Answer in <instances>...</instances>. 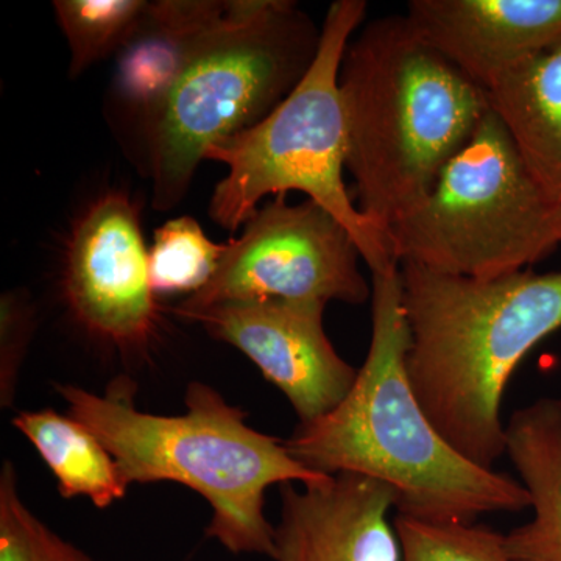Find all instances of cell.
I'll return each instance as SVG.
<instances>
[{
  "instance_id": "obj_5",
  "label": "cell",
  "mask_w": 561,
  "mask_h": 561,
  "mask_svg": "<svg viewBox=\"0 0 561 561\" xmlns=\"http://www.w3.org/2000/svg\"><path fill=\"white\" fill-rule=\"evenodd\" d=\"M321 27L290 0H230L142 127L151 202L175 208L217 144L260 124L316 60Z\"/></svg>"
},
{
  "instance_id": "obj_21",
  "label": "cell",
  "mask_w": 561,
  "mask_h": 561,
  "mask_svg": "<svg viewBox=\"0 0 561 561\" xmlns=\"http://www.w3.org/2000/svg\"><path fill=\"white\" fill-rule=\"evenodd\" d=\"M0 323H2V394L11 393V381H14L20 360L32 334V309L27 302L14 294L2 297L0 308Z\"/></svg>"
},
{
  "instance_id": "obj_1",
  "label": "cell",
  "mask_w": 561,
  "mask_h": 561,
  "mask_svg": "<svg viewBox=\"0 0 561 561\" xmlns=\"http://www.w3.org/2000/svg\"><path fill=\"white\" fill-rule=\"evenodd\" d=\"M371 289L370 348L353 389L328 415L300 423L287 451L309 470L390 486L398 515L421 522L476 523L530 508L522 481L465 459L416 400L405 371L411 332L400 268L371 275Z\"/></svg>"
},
{
  "instance_id": "obj_8",
  "label": "cell",
  "mask_w": 561,
  "mask_h": 561,
  "mask_svg": "<svg viewBox=\"0 0 561 561\" xmlns=\"http://www.w3.org/2000/svg\"><path fill=\"white\" fill-rule=\"evenodd\" d=\"M360 260L353 236L327 209L312 201L290 205L278 195L227 243L213 279L175 312L264 298L364 305L373 289Z\"/></svg>"
},
{
  "instance_id": "obj_15",
  "label": "cell",
  "mask_w": 561,
  "mask_h": 561,
  "mask_svg": "<svg viewBox=\"0 0 561 561\" xmlns=\"http://www.w3.org/2000/svg\"><path fill=\"white\" fill-rule=\"evenodd\" d=\"M527 169L561 205V38L513 68L486 91Z\"/></svg>"
},
{
  "instance_id": "obj_16",
  "label": "cell",
  "mask_w": 561,
  "mask_h": 561,
  "mask_svg": "<svg viewBox=\"0 0 561 561\" xmlns=\"http://www.w3.org/2000/svg\"><path fill=\"white\" fill-rule=\"evenodd\" d=\"M38 449L58 481L62 497L84 496L99 508H106L127 493L116 461L87 426L50 411L22 412L13 420Z\"/></svg>"
},
{
  "instance_id": "obj_9",
  "label": "cell",
  "mask_w": 561,
  "mask_h": 561,
  "mask_svg": "<svg viewBox=\"0 0 561 561\" xmlns=\"http://www.w3.org/2000/svg\"><path fill=\"white\" fill-rule=\"evenodd\" d=\"M65 294L88 331L121 348L142 350L154 337L160 316L149 250L138 206L124 192L103 195L73 224Z\"/></svg>"
},
{
  "instance_id": "obj_19",
  "label": "cell",
  "mask_w": 561,
  "mask_h": 561,
  "mask_svg": "<svg viewBox=\"0 0 561 561\" xmlns=\"http://www.w3.org/2000/svg\"><path fill=\"white\" fill-rule=\"evenodd\" d=\"M401 561H513L505 535L478 523H432L397 515Z\"/></svg>"
},
{
  "instance_id": "obj_17",
  "label": "cell",
  "mask_w": 561,
  "mask_h": 561,
  "mask_svg": "<svg viewBox=\"0 0 561 561\" xmlns=\"http://www.w3.org/2000/svg\"><path fill=\"white\" fill-rule=\"evenodd\" d=\"M147 0H57L55 18L70 51V76H80L105 58L117 57L131 38Z\"/></svg>"
},
{
  "instance_id": "obj_4",
  "label": "cell",
  "mask_w": 561,
  "mask_h": 561,
  "mask_svg": "<svg viewBox=\"0 0 561 561\" xmlns=\"http://www.w3.org/2000/svg\"><path fill=\"white\" fill-rule=\"evenodd\" d=\"M57 390L70 416L113 456L125 485L169 481L197 491L213 507L206 537L232 553L275 557V527L264 515L268 486L330 478L300 463L278 438L251 430L241 409L203 382L190 383L180 416L138 411L130 379H116L103 394L70 383Z\"/></svg>"
},
{
  "instance_id": "obj_12",
  "label": "cell",
  "mask_w": 561,
  "mask_h": 561,
  "mask_svg": "<svg viewBox=\"0 0 561 561\" xmlns=\"http://www.w3.org/2000/svg\"><path fill=\"white\" fill-rule=\"evenodd\" d=\"M405 16L485 91L561 38V0H411Z\"/></svg>"
},
{
  "instance_id": "obj_10",
  "label": "cell",
  "mask_w": 561,
  "mask_h": 561,
  "mask_svg": "<svg viewBox=\"0 0 561 561\" xmlns=\"http://www.w3.org/2000/svg\"><path fill=\"white\" fill-rule=\"evenodd\" d=\"M324 308L321 301L264 298L176 313L241 350L309 423L339 408L359 373L328 339Z\"/></svg>"
},
{
  "instance_id": "obj_2",
  "label": "cell",
  "mask_w": 561,
  "mask_h": 561,
  "mask_svg": "<svg viewBox=\"0 0 561 561\" xmlns=\"http://www.w3.org/2000/svg\"><path fill=\"white\" fill-rule=\"evenodd\" d=\"M400 275L416 400L457 453L493 470L505 456L501 409L513 373L561 328V272L476 279L404 262Z\"/></svg>"
},
{
  "instance_id": "obj_11",
  "label": "cell",
  "mask_w": 561,
  "mask_h": 561,
  "mask_svg": "<svg viewBox=\"0 0 561 561\" xmlns=\"http://www.w3.org/2000/svg\"><path fill=\"white\" fill-rule=\"evenodd\" d=\"M390 486L365 476L280 485L275 561H401Z\"/></svg>"
},
{
  "instance_id": "obj_6",
  "label": "cell",
  "mask_w": 561,
  "mask_h": 561,
  "mask_svg": "<svg viewBox=\"0 0 561 561\" xmlns=\"http://www.w3.org/2000/svg\"><path fill=\"white\" fill-rule=\"evenodd\" d=\"M365 0H337L321 25L316 60L265 119L217 144L206 160L227 165L209 202L210 219L238 231L268 195L298 191L341 221L371 275L400 268L386 232L351 198L343 180L348 124L341 90L346 47L367 14Z\"/></svg>"
},
{
  "instance_id": "obj_7",
  "label": "cell",
  "mask_w": 561,
  "mask_h": 561,
  "mask_svg": "<svg viewBox=\"0 0 561 561\" xmlns=\"http://www.w3.org/2000/svg\"><path fill=\"white\" fill-rule=\"evenodd\" d=\"M557 208L490 110L426 197L391 225V251L398 264L500 278L560 247Z\"/></svg>"
},
{
  "instance_id": "obj_18",
  "label": "cell",
  "mask_w": 561,
  "mask_h": 561,
  "mask_svg": "<svg viewBox=\"0 0 561 561\" xmlns=\"http://www.w3.org/2000/svg\"><path fill=\"white\" fill-rule=\"evenodd\" d=\"M225 250L227 243L214 242L192 217L165 221L149 249L154 295L197 294L213 279Z\"/></svg>"
},
{
  "instance_id": "obj_14",
  "label": "cell",
  "mask_w": 561,
  "mask_h": 561,
  "mask_svg": "<svg viewBox=\"0 0 561 561\" xmlns=\"http://www.w3.org/2000/svg\"><path fill=\"white\" fill-rule=\"evenodd\" d=\"M505 454L530 497L529 523L505 535L513 561H561V400L540 398L505 424Z\"/></svg>"
},
{
  "instance_id": "obj_22",
  "label": "cell",
  "mask_w": 561,
  "mask_h": 561,
  "mask_svg": "<svg viewBox=\"0 0 561 561\" xmlns=\"http://www.w3.org/2000/svg\"><path fill=\"white\" fill-rule=\"evenodd\" d=\"M556 221H557V234H559V243L561 247V205L559 206V208H557Z\"/></svg>"
},
{
  "instance_id": "obj_20",
  "label": "cell",
  "mask_w": 561,
  "mask_h": 561,
  "mask_svg": "<svg viewBox=\"0 0 561 561\" xmlns=\"http://www.w3.org/2000/svg\"><path fill=\"white\" fill-rule=\"evenodd\" d=\"M0 561H95L28 511L10 461L0 476Z\"/></svg>"
},
{
  "instance_id": "obj_13",
  "label": "cell",
  "mask_w": 561,
  "mask_h": 561,
  "mask_svg": "<svg viewBox=\"0 0 561 561\" xmlns=\"http://www.w3.org/2000/svg\"><path fill=\"white\" fill-rule=\"evenodd\" d=\"M230 0H158L116 57L113 91L124 113L147 121L171 92L195 51L220 27Z\"/></svg>"
},
{
  "instance_id": "obj_3",
  "label": "cell",
  "mask_w": 561,
  "mask_h": 561,
  "mask_svg": "<svg viewBox=\"0 0 561 561\" xmlns=\"http://www.w3.org/2000/svg\"><path fill=\"white\" fill-rule=\"evenodd\" d=\"M341 90L346 171L360 213L389 236L467 146L490 111L489 95L405 14L376 18L350 41Z\"/></svg>"
}]
</instances>
